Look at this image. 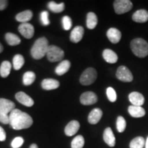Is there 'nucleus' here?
<instances>
[{
    "mask_svg": "<svg viewBox=\"0 0 148 148\" xmlns=\"http://www.w3.org/2000/svg\"><path fill=\"white\" fill-rule=\"evenodd\" d=\"M9 120L10 126L16 130L28 128L33 123L32 118L28 114L16 108L9 114Z\"/></svg>",
    "mask_w": 148,
    "mask_h": 148,
    "instance_id": "obj_1",
    "label": "nucleus"
},
{
    "mask_svg": "<svg viewBox=\"0 0 148 148\" xmlns=\"http://www.w3.org/2000/svg\"><path fill=\"white\" fill-rule=\"evenodd\" d=\"M48 40L45 37H41L37 39L31 49V55L36 60H40L47 54L49 47Z\"/></svg>",
    "mask_w": 148,
    "mask_h": 148,
    "instance_id": "obj_2",
    "label": "nucleus"
},
{
    "mask_svg": "<svg viewBox=\"0 0 148 148\" xmlns=\"http://www.w3.org/2000/svg\"><path fill=\"white\" fill-rule=\"evenodd\" d=\"M15 104L9 99L0 98V122L3 124H8L10 122L9 115L14 110Z\"/></svg>",
    "mask_w": 148,
    "mask_h": 148,
    "instance_id": "obj_3",
    "label": "nucleus"
},
{
    "mask_svg": "<svg viewBox=\"0 0 148 148\" xmlns=\"http://www.w3.org/2000/svg\"><path fill=\"white\" fill-rule=\"evenodd\" d=\"M130 47L134 54L138 58H145L148 55V42L143 38H137L132 40Z\"/></svg>",
    "mask_w": 148,
    "mask_h": 148,
    "instance_id": "obj_4",
    "label": "nucleus"
},
{
    "mask_svg": "<svg viewBox=\"0 0 148 148\" xmlns=\"http://www.w3.org/2000/svg\"><path fill=\"white\" fill-rule=\"evenodd\" d=\"M97 77V74L96 70L92 67H89L83 72L79 78V82L82 85L88 86L95 82Z\"/></svg>",
    "mask_w": 148,
    "mask_h": 148,
    "instance_id": "obj_5",
    "label": "nucleus"
},
{
    "mask_svg": "<svg viewBox=\"0 0 148 148\" xmlns=\"http://www.w3.org/2000/svg\"><path fill=\"white\" fill-rule=\"evenodd\" d=\"M46 56L50 62H58L63 58L64 53L60 47L56 45H49Z\"/></svg>",
    "mask_w": 148,
    "mask_h": 148,
    "instance_id": "obj_6",
    "label": "nucleus"
},
{
    "mask_svg": "<svg viewBox=\"0 0 148 148\" xmlns=\"http://www.w3.org/2000/svg\"><path fill=\"white\" fill-rule=\"evenodd\" d=\"M114 9L116 14H122L132 8V3L129 0H116L114 1Z\"/></svg>",
    "mask_w": 148,
    "mask_h": 148,
    "instance_id": "obj_7",
    "label": "nucleus"
},
{
    "mask_svg": "<svg viewBox=\"0 0 148 148\" xmlns=\"http://www.w3.org/2000/svg\"><path fill=\"white\" fill-rule=\"evenodd\" d=\"M116 76L119 80L124 82H130L133 80V75L129 69L125 66H120L116 70Z\"/></svg>",
    "mask_w": 148,
    "mask_h": 148,
    "instance_id": "obj_8",
    "label": "nucleus"
},
{
    "mask_svg": "<svg viewBox=\"0 0 148 148\" xmlns=\"http://www.w3.org/2000/svg\"><path fill=\"white\" fill-rule=\"evenodd\" d=\"M18 30L22 36L27 39L32 38L34 34V27L29 23H21L18 26Z\"/></svg>",
    "mask_w": 148,
    "mask_h": 148,
    "instance_id": "obj_9",
    "label": "nucleus"
},
{
    "mask_svg": "<svg viewBox=\"0 0 148 148\" xmlns=\"http://www.w3.org/2000/svg\"><path fill=\"white\" fill-rule=\"evenodd\" d=\"M80 102L83 105H92L97 101V96L95 92L91 91L85 92L82 94L79 98Z\"/></svg>",
    "mask_w": 148,
    "mask_h": 148,
    "instance_id": "obj_10",
    "label": "nucleus"
},
{
    "mask_svg": "<svg viewBox=\"0 0 148 148\" xmlns=\"http://www.w3.org/2000/svg\"><path fill=\"white\" fill-rule=\"evenodd\" d=\"M15 98L18 102L27 107H31L34 105V101L32 98L24 92H18L15 95Z\"/></svg>",
    "mask_w": 148,
    "mask_h": 148,
    "instance_id": "obj_11",
    "label": "nucleus"
},
{
    "mask_svg": "<svg viewBox=\"0 0 148 148\" xmlns=\"http://www.w3.org/2000/svg\"><path fill=\"white\" fill-rule=\"evenodd\" d=\"M84 27L82 26H75L71 31L70 34V40L71 42L77 43L82 40L83 36H84Z\"/></svg>",
    "mask_w": 148,
    "mask_h": 148,
    "instance_id": "obj_12",
    "label": "nucleus"
},
{
    "mask_svg": "<svg viewBox=\"0 0 148 148\" xmlns=\"http://www.w3.org/2000/svg\"><path fill=\"white\" fill-rule=\"evenodd\" d=\"M129 100L133 106H141L145 102V98L141 93L138 92H132L129 94Z\"/></svg>",
    "mask_w": 148,
    "mask_h": 148,
    "instance_id": "obj_13",
    "label": "nucleus"
},
{
    "mask_svg": "<svg viewBox=\"0 0 148 148\" xmlns=\"http://www.w3.org/2000/svg\"><path fill=\"white\" fill-rule=\"evenodd\" d=\"M103 138L105 143L108 146H110V147H112L115 145V136H114L113 132H112V129L110 127H106L105 129L103 134Z\"/></svg>",
    "mask_w": 148,
    "mask_h": 148,
    "instance_id": "obj_14",
    "label": "nucleus"
},
{
    "mask_svg": "<svg viewBox=\"0 0 148 148\" xmlns=\"http://www.w3.org/2000/svg\"><path fill=\"white\" fill-rule=\"evenodd\" d=\"M102 115V110L100 108H94L90 111L89 114H88V121L90 124H96V123H97L98 122L100 121Z\"/></svg>",
    "mask_w": 148,
    "mask_h": 148,
    "instance_id": "obj_15",
    "label": "nucleus"
},
{
    "mask_svg": "<svg viewBox=\"0 0 148 148\" xmlns=\"http://www.w3.org/2000/svg\"><path fill=\"white\" fill-rule=\"evenodd\" d=\"M107 37L112 43L116 44L120 41L121 38V33L119 29L114 27L110 28L107 31Z\"/></svg>",
    "mask_w": 148,
    "mask_h": 148,
    "instance_id": "obj_16",
    "label": "nucleus"
},
{
    "mask_svg": "<svg viewBox=\"0 0 148 148\" xmlns=\"http://www.w3.org/2000/svg\"><path fill=\"white\" fill-rule=\"evenodd\" d=\"M79 123L77 121L73 120V121H70L64 128V133L66 136H71L75 134L79 129Z\"/></svg>",
    "mask_w": 148,
    "mask_h": 148,
    "instance_id": "obj_17",
    "label": "nucleus"
},
{
    "mask_svg": "<svg viewBox=\"0 0 148 148\" xmlns=\"http://www.w3.org/2000/svg\"><path fill=\"white\" fill-rule=\"evenodd\" d=\"M132 20L137 23L147 22L148 21V12L144 9L136 11L132 15Z\"/></svg>",
    "mask_w": 148,
    "mask_h": 148,
    "instance_id": "obj_18",
    "label": "nucleus"
},
{
    "mask_svg": "<svg viewBox=\"0 0 148 148\" xmlns=\"http://www.w3.org/2000/svg\"><path fill=\"white\" fill-rule=\"evenodd\" d=\"M60 86V82L55 79H45L42 80L41 86L43 89L50 90L56 89Z\"/></svg>",
    "mask_w": 148,
    "mask_h": 148,
    "instance_id": "obj_19",
    "label": "nucleus"
},
{
    "mask_svg": "<svg viewBox=\"0 0 148 148\" xmlns=\"http://www.w3.org/2000/svg\"><path fill=\"white\" fill-rule=\"evenodd\" d=\"M128 112L132 117L140 118L145 116V110L143 107L137 106H130L128 107Z\"/></svg>",
    "mask_w": 148,
    "mask_h": 148,
    "instance_id": "obj_20",
    "label": "nucleus"
},
{
    "mask_svg": "<svg viewBox=\"0 0 148 148\" xmlns=\"http://www.w3.org/2000/svg\"><path fill=\"white\" fill-rule=\"evenodd\" d=\"M103 58L107 62L110 64L115 63L118 60V56L116 53L110 49H106L103 51Z\"/></svg>",
    "mask_w": 148,
    "mask_h": 148,
    "instance_id": "obj_21",
    "label": "nucleus"
},
{
    "mask_svg": "<svg viewBox=\"0 0 148 148\" xmlns=\"http://www.w3.org/2000/svg\"><path fill=\"white\" fill-rule=\"evenodd\" d=\"M71 66V62L69 60H65L62 61L58 66H56L55 69V72L57 75H62L66 73V72L69 71Z\"/></svg>",
    "mask_w": 148,
    "mask_h": 148,
    "instance_id": "obj_22",
    "label": "nucleus"
},
{
    "mask_svg": "<svg viewBox=\"0 0 148 148\" xmlns=\"http://www.w3.org/2000/svg\"><path fill=\"white\" fill-rule=\"evenodd\" d=\"M33 13L31 10H27L18 13L16 15V20L21 23H27L32 18Z\"/></svg>",
    "mask_w": 148,
    "mask_h": 148,
    "instance_id": "obj_23",
    "label": "nucleus"
},
{
    "mask_svg": "<svg viewBox=\"0 0 148 148\" xmlns=\"http://www.w3.org/2000/svg\"><path fill=\"white\" fill-rule=\"evenodd\" d=\"M98 22L97 16L94 12H90L87 14L86 16V26L88 29H94L97 25Z\"/></svg>",
    "mask_w": 148,
    "mask_h": 148,
    "instance_id": "obj_24",
    "label": "nucleus"
},
{
    "mask_svg": "<svg viewBox=\"0 0 148 148\" xmlns=\"http://www.w3.org/2000/svg\"><path fill=\"white\" fill-rule=\"evenodd\" d=\"M5 38L9 45L15 46L19 45V44L21 43V38H20L17 35L14 34L13 33H7V34L5 35Z\"/></svg>",
    "mask_w": 148,
    "mask_h": 148,
    "instance_id": "obj_25",
    "label": "nucleus"
},
{
    "mask_svg": "<svg viewBox=\"0 0 148 148\" xmlns=\"http://www.w3.org/2000/svg\"><path fill=\"white\" fill-rule=\"evenodd\" d=\"M12 65L8 61H3L0 66V75L2 77H6L10 73Z\"/></svg>",
    "mask_w": 148,
    "mask_h": 148,
    "instance_id": "obj_26",
    "label": "nucleus"
},
{
    "mask_svg": "<svg viewBox=\"0 0 148 148\" xmlns=\"http://www.w3.org/2000/svg\"><path fill=\"white\" fill-rule=\"evenodd\" d=\"M47 7L51 12L54 13H59V12H62L64 10V3H57L54 1H50L48 3Z\"/></svg>",
    "mask_w": 148,
    "mask_h": 148,
    "instance_id": "obj_27",
    "label": "nucleus"
},
{
    "mask_svg": "<svg viewBox=\"0 0 148 148\" xmlns=\"http://www.w3.org/2000/svg\"><path fill=\"white\" fill-rule=\"evenodd\" d=\"M145 145V140L142 136L133 138L130 143V148H143Z\"/></svg>",
    "mask_w": 148,
    "mask_h": 148,
    "instance_id": "obj_28",
    "label": "nucleus"
},
{
    "mask_svg": "<svg viewBox=\"0 0 148 148\" xmlns=\"http://www.w3.org/2000/svg\"><path fill=\"white\" fill-rule=\"evenodd\" d=\"M36 75L32 71H27L24 73L23 76V83L25 86H29L34 82Z\"/></svg>",
    "mask_w": 148,
    "mask_h": 148,
    "instance_id": "obj_29",
    "label": "nucleus"
},
{
    "mask_svg": "<svg viewBox=\"0 0 148 148\" xmlns=\"http://www.w3.org/2000/svg\"><path fill=\"white\" fill-rule=\"evenodd\" d=\"M24 62H25V60H24L23 56L21 54H16L12 60L14 69L15 70H19L23 66Z\"/></svg>",
    "mask_w": 148,
    "mask_h": 148,
    "instance_id": "obj_30",
    "label": "nucleus"
},
{
    "mask_svg": "<svg viewBox=\"0 0 148 148\" xmlns=\"http://www.w3.org/2000/svg\"><path fill=\"white\" fill-rule=\"evenodd\" d=\"M84 145V138L82 135H77L71 141V148H82Z\"/></svg>",
    "mask_w": 148,
    "mask_h": 148,
    "instance_id": "obj_31",
    "label": "nucleus"
},
{
    "mask_svg": "<svg viewBox=\"0 0 148 148\" xmlns=\"http://www.w3.org/2000/svg\"><path fill=\"white\" fill-rule=\"evenodd\" d=\"M116 130L119 132H124L126 127V121L123 116H119L117 117L116 119Z\"/></svg>",
    "mask_w": 148,
    "mask_h": 148,
    "instance_id": "obj_32",
    "label": "nucleus"
},
{
    "mask_svg": "<svg viewBox=\"0 0 148 148\" xmlns=\"http://www.w3.org/2000/svg\"><path fill=\"white\" fill-rule=\"evenodd\" d=\"M107 97L111 102H114L116 100V93L113 88L108 87L106 89Z\"/></svg>",
    "mask_w": 148,
    "mask_h": 148,
    "instance_id": "obj_33",
    "label": "nucleus"
},
{
    "mask_svg": "<svg viewBox=\"0 0 148 148\" xmlns=\"http://www.w3.org/2000/svg\"><path fill=\"white\" fill-rule=\"evenodd\" d=\"M62 27L65 30H69L72 26L71 18L69 16H64L62 18Z\"/></svg>",
    "mask_w": 148,
    "mask_h": 148,
    "instance_id": "obj_34",
    "label": "nucleus"
},
{
    "mask_svg": "<svg viewBox=\"0 0 148 148\" xmlns=\"http://www.w3.org/2000/svg\"><path fill=\"white\" fill-rule=\"evenodd\" d=\"M40 21L43 25H48L50 23L49 19V12L47 11H42L40 13Z\"/></svg>",
    "mask_w": 148,
    "mask_h": 148,
    "instance_id": "obj_35",
    "label": "nucleus"
},
{
    "mask_svg": "<svg viewBox=\"0 0 148 148\" xmlns=\"http://www.w3.org/2000/svg\"><path fill=\"white\" fill-rule=\"evenodd\" d=\"M24 143L23 138L21 136H17V137L14 138L12 140V143H11V146L12 148H18L21 147Z\"/></svg>",
    "mask_w": 148,
    "mask_h": 148,
    "instance_id": "obj_36",
    "label": "nucleus"
},
{
    "mask_svg": "<svg viewBox=\"0 0 148 148\" xmlns=\"http://www.w3.org/2000/svg\"><path fill=\"white\" fill-rule=\"evenodd\" d=\"M6 138V134L2 127L0 126V141H4Z\"/></svg>",
    "mask_w": 148,
    "mask_h": 148,
    "instance_id": "obj_37",
    "label": "nucleus"
},
{
    "mask_svg": "<svg viewBox=\"0 0 148 148\" xmlns=\"http://www.w3.org/2000/svg\"><path fill=\"white\" fill-rule=\"evenodd\" d=\"M8 1L6 0H0V10H3L8 6Z\"/></svg>",
    "mask_w": 148,
    "mask_h": 148,
    "instance_id": "obj_38",
    "label": "nucleus"
},
{
    "mask_svg": "<svg viewBox=\"0 0 148 148\" xmlns=\"http://www.w3.org/2000/svg\"><path fill=\"white\" fill-rule=\"evenodd\" d=\"M29 148H38V146H37L36 144H32V145H30Z\"/></svg>",
    "mask_w": 148,
    "mask_h": 148,
    "instance_id": "obj_39",
    "label": "nucleus"
},
{
    "mask_svg": "<svg viewBox=\"0 0 148 148\" xmlns=\"http://www.w3.org/2000/svg\"><path fill=\"white\" fill-rule=\"evenodd\" d=\"M3 50V45H1V43H0V53H1Z\"/></svg>",
    "mask_w": 148,
    "mask_h": 148,
    "instance_id": "obj_40",
    "label": "nucleus"
},
{
    "mask_svg": "<svg viewBox=\"0 0 148 148\" xmlns=\"http://www.w3.org/2000/svg\"><path fill=\"white\" fill-rule=\"evenodd\" d=\"M145 148H148V136L147 138V140H145Z\"/></svg>",
    "mask_w": 148,
    "mask_h": 148,
    "instance_id": "obj_41",
    "label": "nucleus"
}]
</instances>
